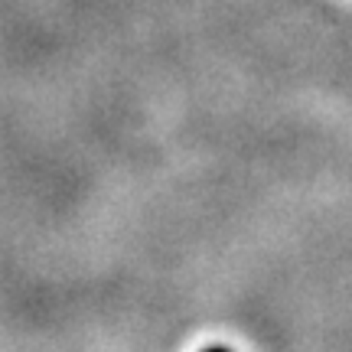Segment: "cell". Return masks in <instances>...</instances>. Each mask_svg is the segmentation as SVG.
I'll list each match as a JSON object with an SVG mask.
<instances>
[{
    "label": "cell",
    "mask_w": 352,
    "mask_h": 352,
    "mask_svg": "<svg viewBox=\"0 0 352 352\" xmlns=\"http://www.w3.org/2000/svg\"><path fill=\"white\" fill-rule=\"evenodd\" d=\"M202 352H232V349H226V346H209V349H202Z\"/></svg>",
    "instance_id": "6da1fadb"
}]
</instances>
